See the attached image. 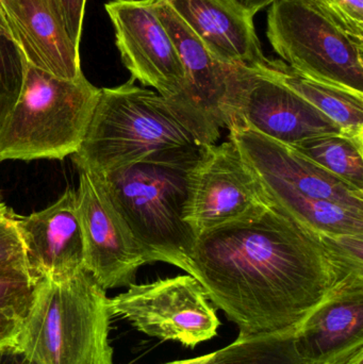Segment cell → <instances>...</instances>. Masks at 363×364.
I'll list each match as a JSON object with an SVG mask.
<instances>
[{"label":"cell","mask_w":363,"mask_h":364,"mask_svg":"<svg viewBox=\"0 0 363 364\" xmlns=\"http://www.w3.org/2000/svg\"><path fill=\"white\" fill-rule=\"evenodd\" d=\"M362 250L363 239L320 235L272 203L196 237L188 274L239 336L266 335L300 328L337 291L362 282Z\"/></svg>","instance_id":"cell-1"},{"label":"cell","mask_w":363,"mask_h":364,"mask_svg":"<svg viewBox=\"0 0 363 364\" xmlns=\"http://www.w3.org/2000/svg\"><path fill=\"white\" fill-rule=\"evenodd\" d=\"M134 81L99 90L82 144L72 156L78 171L104 176L136 162L195 160L221 136L202 111Z\"/></svg>","instance_id":"cell-2"},{"label":"cell","mask_w":363,"mask_h":364,"mask_svg":"<svg viewBox=\"0 0 363 364\" xmlns=\"http://www.w3.org/2000/svg\"><path fill=\"white\" fill-rule=\"evenodd\" d=\"M228 130L271 203L320 235L339 241L363 239V191L291 146L242 126Z\"/></svg>","instance_id":"cell-3"},{"label":"cell","mask_w":363,"mask_h":364,"mask_svg":"<svg viewBox=\"0 0 363 364\" xmlns=\"http://www.w3.org/2000/svg\"><path fill=\"white\" fill-rule=\"evenodd\" d=\"M109 301L85 269L40 278L15 348L30 364H113Z\"/></svg>","instance_id":"cell-4"},{"label":"cell","mask_w":363,"mask_h":364,"mask_svg":"<svg viewBox=\"0 0 363 364\" xmlns=\"http://www.w3.org/2000/svg\"><path fill=\"white\" fill-rule=\"evenodd\" d=\"M99 90L85 75L59 78L26 62L18 100L0 129V164L72 157L82 144Z\"/></svg>","instance_id":"cell-5"},{"label":"cell","mask_w":363,"mask_h":364,"mask_svg":"<svg viewBox=\"0 0 363 364\" xmlns=\"http://www.w3.org/2000/svg\"><path fill=\"white\" fill-rule=\"evenodd\" d=\"M196 160L136 162L98 176L153 263H168L187 273L196 237L183 211L188 173Z\"/></svg>","instance_id":"cell-6"},{"label":"cell","mask_w":363,"mask_h":364,"mask_svg":"<svg viewBox=\"0 0 363 364\" xmlns=\"http://www.w3.org/2000/svg\"><path fill=\"white\" fill-rule=\"evenodd\" d=\"M266 38L296 72L363 94V38L345 31L311 0L273 2Z\"/></svg>","instance_id":"cell-7"},{"label":"cell","mask_w":363,"mask_h":364,"mask_svg":"<svg viewBox=\"0 0 363 364\" xmlns=\"http://www.w3.org/2000/svg\"><path fill=\"white\" fill-rule=\"evenodd\" d=\"M220 117L222 128L242 126L288 146L317 136L345 134L261 68L229 66Z\"/></svg>","instance_id":"cell-8"},{"label":"cell","mask_w":363,"mask_h":364,"mask_svg":"<svg viewBox=\"0 0 363 364\" xmlns=\"http://www.w3.org/2000/svg\"><path fill=\"white\" fill-rule=\"evenodd\" d=\"M271 203L238 147L229 140L205 146L190 168L183 218L197 237L257 218Z\"/></svg>","instance_id":"cell-9"},{"label":"cell","mask_w":363,"mask_h":364,"mask_svg":"<svg viewBox=\"0 0 363 364\" xmlns=\"http://www.w3.org/2000/svg\"><path fill=\"white\" fill-rule=\"evenodd\" d=\"M109 304L112 316L127 320L141 333L188 348L212 339L220 327L206 291L191 275L131 284Z\"/></svg>","instance_id":"cell-10"},{"label":"cell","mask_w":363,"mask_h":364,"mask_svg":"<svg viewBox=\"0 0 363 364\" xmlns=\"http://www.w3.org/2000/svg\"><path fill=\"white\" fill-rule=\"evenodd\" d=\"M104 8L131 78L164 97L185 102L187 73L153 0H112Z\"/></svg>","instance_id":"cell-11"},{"label":"cell","mask_w":363,"mask_h":364,"mask_svg":"<svg viewBox=\"0 0 363 364\" xmlns=\"http://www.w3.org/2000/svg\"><path fill=\"white\" fill-rule=\"evenodd\" d=\"M78 209L85 269L104 289L129 287L143 265L153 263L113 205L102 179L79 171Z\"/></svg>","instance_id":"cell-12"},{"label":"cell","mask_w":363,"mask_h":364,"mask_svg":"<svg viewBox=\"0 0 363 364\" xmlns=\"http://www.w3.org/2000/svg\"><path fill=\"white\" fill-rule=\"evenodd\" d=\"M26 263L36 279L59 280L85 269L77 191L67 188L55 203L17 218Z\"/></svg>","instance_id":"cell-13"},{"label":"cell","mask_w":363,"mask_h":364,"mask_svg":"<svg viewBox=\"0 0 363 364\" xmlns=\"http://www.w3.org/2000/svg\"><path fill=\"white\" fill-rule=\"evenodd\" d=\"M0 17L28 64L59 78L83 75L61 0H0Z\"/></svg>","instance_id":"cell-14"},{"label":"cell","mask_w":363,"mask_h":364,"mask_svg":"<svg viewBox=\"0 0 363 364\" xmlns=\"http://www.w3.org/2000/svg\"><path fill=\"white\" fill-rule=\"evenodd\" d=\"M193 30L209 53L225 66L264 68L254 16L239 0H166Z\"/></svg>","instance_id":"cell-15"},{"label":"cell","mask_w":363,"mask_h":364,"mask_svg":"<svg viewBox=\"0 0 363 364\" xmlns=\"http://www.w3.org/2000/svg\"><path fill=\"white\" fill-rule=\"evenodd\" d=\"M294 348L302 364L328 363L363 348V280L322 303L296 331Z\"/></svg>","instance_id":"cell-16"},{"label":"cell","mask_w":363,"mask_h":364,"mask_svg":"<svg viewBox=\"0 0 363 364\" xmlns=\"http://www.w3.org/2000/svg\"><path fill=\"white\" fill-rule=\"evenodd\" d=\"M153 2L187 73L185 102L202 111L222 128L220 107L229 66L223 65L211 55L204 43L166 0Z\"/></svg>","instance_id":"cell-17"},{"label":"cell","mask_w":363,"mask_h":364,"mask_svg":"<svg viewBox=\"0 0 363 364\" xmlns=\"http://www.w3.org/2000/svg\"><path fill=\"white\" fill-rule=\"evenodd\" d=\"M261 70L304 98L345 134L363 136V94L309 78L281 60H270Z\"/></svg>","instance_id":"cell-18"},{"label":"cell","mask_w":363,"mask_h":364,"mask_svg":"<svg viewBox=\"0 0 363 364\" xmlns=\"http://www.w3.org/2000/svg\"><path fill=\"white\" fill-rule=\"evenodd\" d=\"M291 147L313 164L363 191V136L327 134Z\"/></svg>","instance_id":"cell-19"},{"label":"cell","mask_w":363,"mask_h":364,"mask_svg":"<svg viewBox=\"0 0 363 364\" xmlns=\"http://www.w3.org/2000/svg\"><path fill=\"white\" fill-rule=\"evenodd\" d=\"M38 282L27 263L0 267V350L15 348Z\"/></svg>","instance_id":"cell-20"},{"label":"cell","mask_w":363,"mask_h":364,"mask_svg":"<svg viewBox=\"0 0 363 364\" xmlns=\"http://www.w3.org/2000/svg\"><path fill=\"white\" fill-rule=\"evenodd\" d=\"M296 331L239 336L232 344L215 352L208 364H302L294 348Z\"/></svg>","instance_id":"cell-21"},{"label":"cell","mask_w":363,"mask_h":364,"mask_svg":"<svg viewBox=\"0 0 363 364\" xmlns=\"http://www.w3.org/2000/svg\"><path fill=\"white\" fill-rule=\"evenodd\" d=\"M25 72L23 53L0 23V129L18 100Z\"/></svg>","instance_id":"cell-22"},{"label":"cell","mask_w":363,"mask_h":364,"mask_svg":"<svg viewBox=\"0 0 363 364\" xmlns=\"http://www.w3.org/2000/svg\"><path fill=\"white\" fill-rule=\"evenodd\" d=\"M17 218L11 208L0 201V267L26 263L25 250L17 228Z\"/></svg>","instance_id":"cell-23"},{"label":"cell","mask_w":363,"mask_h":364,"mask_svg":"<svg viewBox=\"0 0 363 364\" xmlns=\"http://www.w3.org/2000/svg\"><path fill=\"white\" fill-rule=\"evenodd\" d=\"M337 25L363 38V0H311Z\"/></svg>","instance_id":"cell-24"},{"label":"cell","mask_w":363,"mask_h":364,"mask_svg":"<svg viewBox=\"0 0 363 364\" xmlns=\"http://www.w3.org/2000/svg\"><path fill=\"white\" fill-rule=\"evenodd\" d=\"M64 18L70 38L77 46L80 45L87 0H61Z\"/></svg>","instance_id":"cell-25"},{"label":"cell","mask_w":363,"mask_h":364,"mask_svg":"<svg viewBox=\"0 0 363 364\" xmlns=\"http://www.w3.org/2000/svg\"><path fill=\"white\" fill-rule=\"evenodd\" d=\"M0 364H30L16 348L0 350Z\"/></svg>","instance_id":"cell-26"},{"label":"cell","mask_w":363,"mask_h":364,"mask_svg":"<svg viewBox=\"0 0 363 364\" xmlns=\"http://www.w3.org/2000/svg\"><path fill=\"white\" fill-rule=\"evenodd\" d=\"M319 364H363V348L353 350L350 354L339 357L335 360Z\"/></svg>","instance_id":"cell-27"},{"label":"cell","mask_w":363,"mask_h":364,"mask_svg":"<svg viewBox=\"0 0 363 364\" xmlns=\"http://www.w3.org/2000/svg\"><path fill=\"white\" fill-rule=\"evenodd\" d=\"M253 15L270 6L276 0H239Z\"/></svg>","instance_id":"cell-28"},{"label":"cell","mask_w":363,"mask_h":364,"mask_svg":"<svg viewBox=\"0 0 363 364\" xmlns=\"http://www.w3.org/2000/svg\"><path fill=\"white\" fill-rule=\"evenodd\" d=\"M215 353L205 355V356L196 357V358L188 359V360L174 361V363L166 364H208L212 360Z\"/></svg>","instance_id":"cell-29"},{"label":"cell","mask_w":363,"mask_h":364,"mask_svg":"<svg viewBox=\"0 0 363 364\" xmlns=\"http://www.w3.org/2000/svg\"><path fill=\"white\" fill-rule=\"evenodd\" d=\"M0 197H1V195H0Z\"/></svg>","instance_id":"cell-30"}]
</instances>
